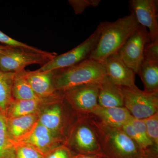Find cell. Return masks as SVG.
<instances>
[{"label":"cell","mask_w":158,"mask_h":158,"mask_svg":"<svg viewBox=\"0 0 158 158\" xmlns=\"http://www.w3.org/2000/svg\"><path fill=\"white\" fill-rule=\"evenodd\" d=\"M139 26L131 14L114 22L101 23L98 27L100 32L99 39L89 59L103 63L108 57L118 52Z\"/></svg>","instance_id":"obj_1"},{"label":"cell","mask_w":158,"mask_h":158,"mask_svg":"<svg viewBox=\"0 0 158 158\" xmlns=\"http://www.w3.org/2000/svg\"><path fill=\"white\" fill-rule=\"evenodd\" d=\"M90 115L105 158H139L146 153L121 128L105 125Z\"/></svg>","instance_id":"obj_2"},{"label":"cell","mask_w":158,"mask_h":158,"mask_svg":"<svg viewBox=\"0 0 158 158\" xmlns=\"http://www.w3.org/2000/svg\"><path fill=\"white\" fill-rule=\"evenodd\" d=\"M53 71L54 88L62 92L80 85L99 84L106 77L103 63L89 59Z\"/></svg>","instance_id":"obj_3"},{"label":"cell","mask_w":158,"mask_h":158,"mask_svg":"<svg viewBox=\"0 0 158 158\" xmlns=\"http://www.w3.org/2000/svg\"><path fill=\"white\" fill-rule=\"evenodd\" d=\"M64 144L74 154H102L90 115H79L69 130Z\"/></svg>","instance_id":"obj_4"},{"label":"cell","mask_w":158,"mask_h":158,"mask_svg":"<svg viewBox=\"0 0 158 158\" xmlns=\"http://www.w3.org/2000/svg\"><path fill=\"white\" fill-rule=\"evenodd\" d=\"M55 52L32 48L8 46L0 53V69L5 72L17 73L28 65L43 66L56 56Z\"/></svg>","instance_id":"obj_5"},{"label":"cell","mask_w":158,"mask_h":158,"mask_svg":"<svg viewBox=\"0 0 158 158\" xmlns=\"http://www.w3.org/2000/svg\"><path fill=\"white\" fill-rule=\"evenodd\" d=\"M79 115L71 108L63 95L40 110L38 123L65 140L69 130Z\"/></svg>","instance_id":"obj_6"},{"label":"cell","mask_w":158,"mask_h":158,"mask_svg":"<svg viewBox=\"0 0 158 158\" xmlns=\"http://www.w3.org/2000/svg\"><path fill=\"white\" fill-rule=\"evenodd\" d=\"M124 105L131 116L144 119L158 112V92H148L135 85L122 87Z\"/></svg>","instance_id":"obj_7"},{"label":"cell","mask_w":158,"mask_h":158,"mask_svg":"<svg viewBox=\"0 0 158 158\" xmlns=\"http://www.w3.org/2000/svg\"><path fill=\"white\" fill-rule=\"evenodd\" d=\"M100 36L99 29L95 31L84 42L65 53L56 56L45 65L35 70L36 71H52L70 67L89 59L97 45Z\"/></svg>","instance_id":"obj_8"},{"label":"cell","mask_w":158,"mask_h":158,"mask_svg":"<svg viewBox=\"0 0 158 158\" xmlns=\"http://www.w3.org/2000/svg\"><path fill=\"white\" fill-rule=\"evenodd\" d=\"M99 84L80 85L63 92L64 98L79 115H89L98 107Z\"/></svg>","instance_id":"obj_9"},{"label":"cell","mask_w":158,"mask_h":158,"mask_svg":"<svg viewBox=\"0 0 158 158\" xmlns=\"http://www.w3.org/2000/svg\"><path fill=\"white\" fill-rule=\"evenodd\" d=\"M150 41L147 29L140 25L117 52L122 60L135 74L138 73L144 59V47Z\"/></svg>","instance_id":"obj_10"},{"label":"cell","mask_w":158,"mask_h":158,"mask_svg":"<svg viewBox=\"0 0 158 158\" xmlns=\"http://www.w3.org/2000/svg\"><path fill=\"white\" fill-rule=\"evenodd\" d=\"M129 9L138 24L147 29L151 41L158 40V1L131 0Z\"/></svg>","instance_id":"obj_11"},{"label":"cell","mask_w":158,"mask_h":158,"mask_svg":"<svg viewBox=\"0 0 158 158\" xmlns=\"http://www.w3.org/2000/svg\"><path fill=\"white\" fill-rule=\"evenodd\" d=\"M64 139L38 122L29 134L18 141L13 142L29 145L44 156L51 151L64 144Z\"/></svg>","instance_id":"obj_12"},{"label":"cell","mask_w":158,"mask_h":158,"mask_svg":"<svg viewBox=\"0 0 158 158\" xmlns=\"http://www.w3.org/2000/svg\"><path fill=\"white\" fill-rule=\"evenodd\" d=\"M103 63L106 76L113 84L122 87L135 85V73L123 62L118 53L108 57Z\"/></svg>","instance_id":"obj_13"},{"label":"cell","mask_w":158,"mask_h":158,"mask_svg":"<svg viewBox=\"0 0 158 158\" xmlns=\"http://www.w3.org/2000/svg\"><path fill=\"white\" fill-rule=\"evenodd\" d=\"M60 92L53 96L31 100H13L6 112V118H10L19 116L39 113L45 106L63 96Z\"/></svg>","instance_id":"obj_14"},{"label":"cell","mask_w":158,"mask_h":158,"mask_svg":"<svg viewBox=\"0 0 158 158\" xmlns=\"http://www.w3.org/2000/svg\"><path fill=\"white\" fill-rule=\"evenodd\" d=\"M54 71H25V76L31 88L39 98L53 96L60 91L55 90L53 85Z\"/></svg>","instance_id":"obj_15"},{"label":"cell","mask_w":158,"mask_h":158,"mask_svg":"<svg viewBox=\"0 0 158 158\" xmlns=\"http://www.w3.org/2000/svg\"><path fill=\"white\" fill-rule=\"evenodd\" d=\"M90 115L105 125L118 128L128 123L133 117L124 107L105 108L98 106Z\"/></svg>","instance_id":"obj_16"},{"label":"cell","mask_w":158,"mask_h":158,"mask_svg":"<svg viewBox=\"0 0 158 158\" xmlns=\"http://www.w3.org/2000/svg\"><path fill=\"white\" fill-rule=\"evenodd\" d=\"M123 102L121 87L113 84L106 77L99 84L98 106L105 108L124 107Z\"/></svg>","instance_id":"obj_17"},{"label":"cell","mask_w":158,"mask_h":158,"mask_svg":"<svg viewBox=\"0 0 158 158\" xmlns=\"http://www.w3.org/2000/svg\"><path fill=\"white\" fill-rule=\"evenodd\" d=\"M39 113L6 118L8 132L11 141H17L29 134L38 123Z\"/></svg>","instance_id":"obj_18"},{"label":"cell","mask_w":158,"mask_h":158,"mask_svg":"<svg viewBox=\"0 0 158 158\" xmlns=\"http://www.w3.org/2000/svg\"><path fill=\"white\" fill-rule=\"evenodd\" d=\"M138 74L148 92H158V61L143 60Z\"/></svg>","instance_id":"obj_19"},{"label":"cell","mask_w":158,"mask_h":158,"mask_svg":"<svg viewBox=\"0 0 158 158\" xmlns=\"http://www.w3.org/2000/svg\"><path fill=\"white\" fill-rule=\"evenodd\" d=\"M16 73L0 69V112L6 116L7 109L13 100L12 87Z\"/></svg>","instance_id":"obj_20"},{"label":"cell","mask_w":158,"mask_h":158,"mask_svg":"<svg viewBox=\"0 0 158 158\" xmlns=\"http://www.w3.org/2000/svg\"><path fill=\"white\" fill-rule=\"evenodd\" d=\"M26 69L16 73L13 87L12 97L14 100H31L41 98L34 92L25 76Z\"/></svg>","instance_id":"obj_21"},{"label":"cell","mask_w":158,"mask_h":158,"mask_svg":"<svg viewBox=\"0 0 158 158\" xmlns=\"http://www.w3.org/2000/svg\"><path fill=\"white\" fill-rule=\"evenodd\" d=\"M15 158V147L8 132L6 118L0 112V158Z\"/></svg>","instance_id":"obj_22"},{"label":"cell","mask_w":158,"mask_h":158,"mask_svg":"<svg viewBox=\"0 0 158 158\" xmlns=\"http://www.w3.org/2000/svg\"><path fill=\"white\" fill-rule=\"evenodd\" d=\"M144 119L148 138L158 150V112Z\"/></svg>","instance_id":"obj_23"},{"label":"cell","mask_w":158,"mask_h":158,"mask_svg":"<svg viewBox=\"0 0 158 158\" xmlns=\"http://www.w3.org/2000/svg\"><path fill=\"white\" fill-rule=\"evenodd\" d=\"M15 148V158H44V156L34 148L23 144L13 142Z\"/></svg>","instance_id":"obj_24"},{"label":"cell","mask_w":158,"mask_h":158,"mask_svg":"<svg viewBox=\"0 0 158 158\" xmlns=\"http://www.w3.org/2000/svg\"><path fill=\"white\" fill-rule=\"evenodd\" d=\"M100 0H69V3L73 8L76 14H81L88 7H96L99 5Z\"/></svg>","instance_id":"obj_25"},{"label":"cell","mask_w":158,"mask_h":158,"mask_svg":"<svg viewBox=\"0 0 158 158\" xmlns=\"http://www.w3.org/2000/svg\"><path fill=\"white\" fill-rule=\"evenodd\" d=\"M144 59L158 61V40L148 43L144 47Z\"/></svg>","instance_id":"obj_26"},{"label":"cell","mask_w":158,"mask_h":158,"mask_svg":"<svg viewBox=\"0 0 158 158\" xmlns=\"http://www.w3.org/2000/svg\"><path fill=\"white\" fill-rule=\"evenodd\" d=\"M74 154L63 144L51 151L44 158H72Z\"/></svg>","instance_id":"obj_27"},{"label":"cell","mask_w":158,"mask_h":158,"mask_svg":"<svg viewBox=\"0 0 158 158\" xmlns=\"http://www.w3.org/2000/svg\"><path fill=\"white\" fill-rule=\"evenodd\" d=\"M0 43L3 45L9 46L11 47H18L27 48H32L31 46L11 38L6 34L0 31Z\"/></svg>","instance_id":"obj_28"},{"label":"cell","mask_w":158,"mask_h":158,"mask_svg":"<svg viewBox=\"0 0 158 158\" xmlns=\"http://www.w3.org/2000/svg\"><path fill=\"white\" fill-rule=\"evenodd\" d=\"M104 156L102 154H74L72 158H103Z\"/></svg>","instance_id":"obj_29"},{"label":"cell","mask_w":158,"mask_h":158,"mask_svg":"<svg viewBox=\"0 0 158 158\" xmlns=\"http://www.w3.org/2000/svg\"><path fill=\"white\" fill-rule=\"evenodd\" d=\"M139 158H158V156L146 153Z\"/></svg>","instance_id":"obj_30"},{"label":"cell","mask_w":158,"mask_h":158,"mask_svg":"<svg viewBox=\"0 0 158 158\" xmlns=\"http://www.w3.org/2000/svg\"><path fill=\"white\" fill-rule=\"evenodd\" d=\"M8 46H9L3 45V44H0V53L5 50V49L7 48L8 47Z\"/></svg>","instance_id":"obj_31"},{"label":"cell","mask_w":158,"mask_h":158,"mask_svg":"<svg viewBox=\"0 0 158 158\" xmlns=\"http://www.w3.org/2000/svg\"></svg>","instance_id":"obj_32"}]
</instances>
